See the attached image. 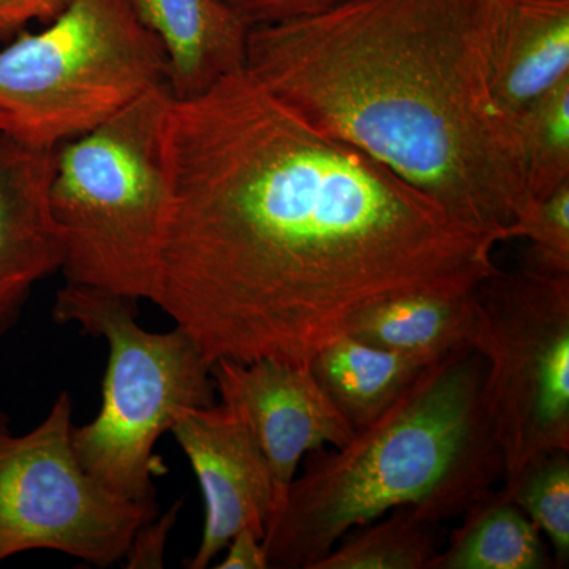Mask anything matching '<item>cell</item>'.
I'll return each mask as SVG.
<instances>
[{
	"label": "cell",
	"mask_w": 569,
	"mask_h": 569,
	"mask_svg": "<svg viewBox=\"0 0 569 569\" xmlns=\"http://www.w3.org/2000/svg\"><path fill=\"white\" fill-rule=\"evenodd\" d=\"M152 305L209 365H310L391 296L470 293L497 242L365 152L318 132L246 69L171 100Z\"/></svg>",
	"instance_id": "cell-1"
},
{
	"label": "cell",
	"mask_w": 569,
	"mask_h": 569,
	"mask_svg": "<svg viewBox=\"0 0 569 569\" xmlns=\"http://www.w3.org/2000/svg\"><path fill=\"white\" fill-rule=\"evenodd\" d=\"M486 9L488 0H350L250 29L244 69L318 132L500 244L530 201L518 121L489 88Z\"/></svg>",
	"instance_id": "cell-2"
},
{
	"label": "cell",
	"mask_w": 569,
	"mask_h": 569,
	"mask_svg": "<svg viewBox=\"0 0 569 569\" xmlns=\"http://www.w3.org/2000/svg\"><path fill=\"white\" fill-rule=\"evenodd\" d=\"M485 365L459 347L426 367L343 447L312 452L266 526L269 568L313 569L351 530L399 508L440 522L503 477L482 403Z\"/></svg>",
	"instance_id": "cell-3"
},
{
	"label": "cell",
	"mask_w": 569,
	"mask_h": 569,
	"mask_svg": "<svg viewBox=\"0 0 569 569\" xmlns=\"http://www.w3.org/2000/svg\"><path fill=\"white\" fill-rule=\"evenodd\" d=\"M174 93L157 86L56 149L51 217L67 282L152 301L167 220L163 127Z\"/></svg>",
	"instance_id": "cell-4"
},
{
	"label": "cell",
	"mask_w": 569,
	"mask_h": 569,
	"mask_svg": "<svg viewBox=\"0 0 569 569\" xmlns=\"http://www.w3.org/2000/svg\"><path fill=\"white\" fill-rule=\"evenodd\" d=\"M52 317L108 346L102 407L88 425L73 427L78 460L118 496L156 501L153 448L181 411L216 403L211 365L181 328L148 331L138 323V301L102 288L67 282Z\"/></svg>",
	"instance_id": "cell-5"
},
{
	"label": "cell",
	"mask_w": 569,
	"mask_h": 569,
	"mask_svg": "<svg viewBox=\"0 0 569 569\" xmlns=\"http://www.w3.org/2000/svg\"><path fill=\"white\" fill-rule=\"evenodd\" d=\"M162 84L167 51L133 0H74L47 29L0 50V134L58 148Z\"/></svg>",
	"instance_id": "cell-6"
},
{
	"label": "cell",
	"mask_w": 569,
	"mask_h": 569,
	"mask_svg": "<svg viewBox=\"0 0 569 569\" xmlns=\"http://www.w3.org/2000/svg\"><path fill=\"white\" fill-rule=\"evenodd\" d=\"M470 347L505 488L535 460L569 451V274L527 266L475 290Z\"/></svg>",
	"instance_id": "cell-7"
},
{
	"label": "cell",
	"mask_w": 569,
	"mask_h": 569,
	"mask_svg": "<svg viewBox=\"0 0 569 569\" xmlns=\"http://www.w3.org/2000/svg\"><path fill=\"white\" fill-rule=\"evenodd\" d=\"M71 418L67 391L21 436L0 411V563L29 550H56L110 567L157 516L156 501L118 496L86 471L71 440Z\"/></svg>",
	"instance_id": "cell-8"
},
{
	"label": "cell",
	"mask_w": 569,
	"mask_h": 569,
	"mask_svg": "<svg viewBox=\"0 0 569 569\" xmlns=\"http://www.w3.org/2000/svg\"><path fill=\"white\" fill-rule=\"evenodd\" d=\"M222 406L234 411L263 451L282 500L306 455L340 448L355 427L326 395L310 365L220 359L211 366Z\"/></svg>",
	"instance_id": "cell-9"
},
{
	"label": "cell",
	"mask_w": 569,
	"mask_h": 569,
	"mask_svg": "<svg viewBox=\"0 0 569 569\" xmlns=\"http://www.w3.org/2000/svg\"><path fill=\"white\" fill-rule=\"evenodd\" d=\"M204 500L200 546L187 568L206 569L244 529L264 537L280 501L271 467L242 419L222 406L187 408L170 427Z\"/></svg>",
	"instance_id": "cell-10"
},
{
	"label": "cell",
	"mask_w": 569,
	"mask_h": 569,
	"mask_svg": "<svg viewBox=\"0 0 569 569\" xmlns=\"http://www.w3.org/2000/svg\"><path fill=\"white\" fill-rule=\"evenodd\" d=\"M56 149L0 134V335L17 323L36 283L62 269L50 209Z\"/></svg>",
	"instance_id": "cell-11"
},
{
	"label": "cell",
	"mask_w": 569,
	"mask_h": 569,
	"mask_svg": "<svg viewBox=\"0 0 569 569\" xmlns=\"http://www.w3.org/2000/svg\"><path fill=\"white\" fill-rule=\"evenodd\" d=\"M485 59L493 100L518 121L569 78V0H488Z\"/></svg>",
	"instance_id": "cell-12"
},
{
	"label": "cell",
	"mask_w": 569,
	"mask_h": 569,
	"mask_svg": "<svg viewBox=\"0 0 569 569\" xmlns=\"http://www.w3.org/2000/svg\"><path fill=\"white\" fill-rule=\"evenodd\" d=\"M133 7L163 43L176 99L244 69L250 28L220 0H133Z\"/></svg>",
	"instance_id": "cell-13"
},
{
	"label": "cell",
	"mask_w": 569,
	"mask_h": 569,
	"mask_svg": "<svg viewBox=\"0 0 569 569\" xmlns=\"http://www.w3.org/2000/svg\"><path fill=\"white\" fill-rule=\"evenodd\" d=\"M475 312V290L397 295L359 313L347 335L383 350L436 361L456 348L470 347Z\"/></svg>",
	"instance_id": "cell-14"
},
{
	"label": "cell",
	"mask_w": 569,
	"mask_h": 569,
	"mask_svg": "<svg viewBox=\"0 0 569 569\" xmlns=\"http://www.w3.org/2000/svg\"><path fill=\"white\" fill-rule=\"evenodd\" d=\"M432 362L343 335L318 351L310 367L348 422L361 429L391 407Z\"/></svg>",
	"instance_id": "cell-15"
},
{
	"label": "cell",
	"mask_w": 569,
	"mask_h": 569,
	"mask_svg": "<svg viewBox=\"0 0 569 569\" xmlns=\"http://www.w3.org/2000/svg\"><path fill=\"white\" fill-rule=\"evenodd\" d=\"M451 545L429 569H546L552 567L541 531L507 497L486 496L467 509Z\"/></svg>",
	"instance_id": "cell-16"
},
{
	"label": "cell",
	"mask_w": 569,
	"mask_h": 569,
	"mask_svg": "<svg viewBox=\"0 0 569 569\" xmlns=\"http://www.w3.org/2000/svg\"><path fill=\"white\" fill-rule=\"evenodd\" d=\"M346 535L313 569H429L437 556L432 520L399 508Z\"/></svg>",
	"instance_id": "cell-17"
},
{
	"label": "cell",
	"mask_w": 569,
	"mask_h": 569,
	"mask_svg": "<svg viewBox=\"0 0 569 569\" xmlns=\"http://www.w3.org/2000/svg\"><path fill=\"white\" fill-rule=\"evenodd\" d=\"M523 181L530 203L569 182V78L518 118Z\"/></svg>",
	"instance_id": "cell-18"
},
{
	"label": "cell",
	"mask_w": 569,
	"mask_h": 569,
	"mask_svg": "<svg viewBox=\"0 0 569 569\" xmlns=\"http://www.w3.org/2000/svg\"><path fill=\"white\" fill-rule=\"evenodd\" d=\"M500 493L546 535L557 567H568L569 451H553L535 460Z\"/></svg>",
	"instance_id": "cell-19"
},
{
	"label": "cell",
	"mask_w": 569,
	"mask_h": 569,
	"mask_svg": "<svg viewBox=\"0 0 569 569\" xmlns=\"http://www.w3.org/2000/svg\"><path fill=\"white\" fill-rule=\"evenodd\" d=\"M509 239L529 242V268L569 274V182L545 200L527 206Z\"/></svg>",
	"instance_id": "cell-20"
},
{
	"label": "cell",
	"mask_w": 569,
	"mask_h": 569,
	"mask_svg": "<svg viewBox=\"0 0 569 569\" xmlns=\"http://www.w3.org/2000/svg\"><path fill=\"white\" fill-rule=\"evenodd\" d=\"M252 28L307 20L350 0H220Z\"/></svg>",
	"instance_id": "cell-21"
},
{
	"label": "cell",
	"mask_w": 569,
	"mask_h": 569,
	"mask_svg": "<svg viewBox=\"0 0 569 569\" xmlns=\"http://www.w3.org/2000/svg\"><path fill=\"white\" fill-rule=\"evenodd\" d=\"M179 508L181 503H176L170 511L164 512L162 518H153L137 531L132 545L123 557L127 568H163L164 549H167L170 531L178 519Z\"/></svg>",
	"instance_id": "cell-22"
},
{
	"label": "cell",
	"mask_w": 569,
	"mask_h": 569,
	"mask_svg": "<svg viewBox=\"0 0 569 569\" xmlns=\"http://www.w3.org/2000/svg\"><path fill=\"white\" fill-rule=\"evenodd\" d=\"M74 0H0V37L21 31L29 22L51 24Z\"/></svg>",
	"instance_id": "cell-23"
},
{
	"label": "cell",
	"mask_w": 569,
	"mask_h": 569,
	"mask_svg": "<svg viewBox=\"0 0 569 569\" xmlns=\"http://www.w3.org/2000/svg\"><path fill=\"white\" fill-rule=\"evenodd\" d=\"M227 553L216 568L219 569H268L263 538L257 531L244 529L228 542Z\"/></svg>",
	"instance_id": "cell-24"
},
{
	"label": "cell",
	"mask_w": 569,
	"mask_h": 569,
	"mask_svg": "<svg viewBox=\"0 0 569 569\" xmlns=\"http://www.w3.org/2000/svg\"><path fill=\"white\" fill-rule=\"evenodd\" d=\"M535 2H567V0H535Z\"/></svg>",
	"instance_id": "cell-25"
}]
</instances>
